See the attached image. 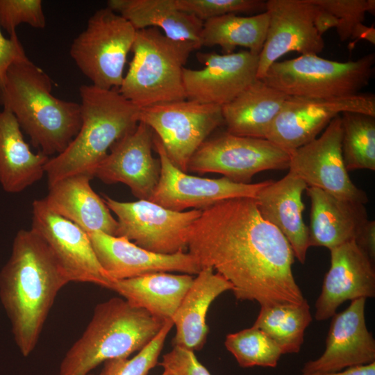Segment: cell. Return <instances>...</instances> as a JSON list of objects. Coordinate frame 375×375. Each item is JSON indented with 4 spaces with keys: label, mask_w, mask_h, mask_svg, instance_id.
Returning a JSON list of instances; mask_svg holds the SVG:
<instances>
[{
    "label": "cell",
    "mask_w": 375,
    "mask_h": 375,
    "mask_svg": "<svg viewBox=\"0 0 375 375\" xmlns=\"http://www.w3.org/2000/svg\"><path fill=\"white\" fill-rule=\"evenodd\" d=\"M189 253L232 285L237 300L260 306L300 304L306 299L292 274V249L264 219L254 199L222 201L202 210L188 228Z\"/></svg>",
    "instance_id": "6da1fadb"
},
{
    "label": "cell",
    "mask_w": 375,
    "mask_h": 375,
    "mask_svg": "<svg viewBox=\"0 0 375 375\" xmlns=\"http://www.w3.org/2000/svg\"><path fill=\"white\" fill-rule=\"evenodd\" d=\"M69 282L38 233L31 228L17 231L0 271V301L24 356L34 350L56 296Z\"/></svg>",
    "instance_id": "7a4b0ae2"
},
{
    "label": "cell",
    "mask_w": 375,
    "mask_h": 375,
    "mask_svg": "<svg viewBox=\"0 0 375 375\" xmlns=\"http://www.w3.org/2000/svg\"><path fill=\"white\" fill-rule=\"evenodd\" d=\"M52 88L49 75L28 58L8 69L0 90V105L49 157L64 151L81 125L80 103L56 97Z\"/></svg>",
    "instance_id": "3957f363"
},
{
    "label": "cell",
    "mask_w": 375,
    "mask_h": 375,
    "mask_svg": "<svg viewBox=\"0 0 375 375\" xmlns=\"http://www.w3.org/2000/svg\"><path fill=\"white\" fill-rule=\"evenodd\" d=\"M79 95L81 128L66 149L49 158L45 165L48 187L74 174H86L94 177L108 149L133 131L139 123L140 109L117 89L82 85Z\"/></svg>",
    "instance_id": "277c9868"
},
{
    "label": "cell",
    "mask_w": 375,
    "mask_h": 375,
    "mask_svg": "<svg viewBox=\"0 0 375 375\" xmlns=\"http://www.w3.org/2000/svg\"><path fill=\"white\" fill-rule=\"evenodd\" d=\"M165 322L124 298L100 303L81 336L65 353L58 375H89L103 362L128 358L149 343Z\"/></svg>",
    "instance_id": "5b68a950"
},
{
    "label": "cell",
    "mask_w": 375,
    "mask_h": 375,
    "mask_svg": "<svg viewBox=\"0 0 375 375\" xmlns=\"http://www.w3.org/2000/svg\"><path fill=\"white\" fill-rule=\"evenodd\" d=\"M199 48L172 40L157 28L137 30L133 59L119 92L139 109L187 99L183 71L190 53Z\"/></svg>",
    "instance_id": "8992f818"
},
{
    "label": "cell",
    "mask_w": 375,
    "mask_h": 375,
    "mask_svg": "<svg viewBox=\"0 0 375 375\" xmlns=\"http://www.w3.org/2000/svg\"><path fill=\"white\" fill-rule=\"evenodd\" d=\"M375 54L354 61L338 62L316 54L277 61L261 78L265 83L290 97L331 99L350 97L369 83Z\"/></svg>",
    "instance_id": "52a82bcc"
},
{
    "label": "cell",
    "mask_w": 375,
    "mask_h": 375,
    "mask_svg": "<svg viewBox=\"0 0 375 375\" xmlns=\"http://www.w3.org/2000/svg\"><path fill=\"white\" fill-rule=\"evenodd\" d=\"M136 32L119 14L107 6L100 8L73 40L69 55L92 85L105 90L118 89Z\"/></svg>",
    "instance_id": "ba28073f"
},
{
    "label": "cell",
    "mask_w": 375,
    "mask_h": 375,
    "mask_svg": "<svg viewBox=\"0 0 375 375\" xmlns=\"http://www.w3.org/2000/svg\"><path fill=\"white\" fill-rule=\"evenodd\" d=\"M139 122L155 133L173 165L187 172L192 155L224 119L222 106L185 99L140 109Z\"/></svg>",
    "instance_id": "9c48e42d"
},
{
    "label": "cell",
    "mask_w": 375,
    "mask_h": 375,
    "mask_svg": "<svg viewBox=\"0 0 375 375\" xmlns=\"http://www.w3.org/2000/svg\"><path fill=\"white\" fill-rule=\"evenodd\" d=\"M290 153L267 139L225 133L206 140L191 157L188 171L219 173L234 182L250 183L260 172L288 169Z\"/></svg>",
    "instance_id": "30bf717a"
},
{
    "label": "cell",
    "mask_w": 375,
    "mask_h": 375,
    "mask_svg": "<svg viewBox=\"0 0 375 375\" xmlns=\"http://www.w3.org/2000/svg\"><path fill=\"white\" fill-rule=\"evenodd\" d=\"M103 200L117 217V237L161 254L184 251L187 230L202 212L174 211L145 199L124 202L104 196Z\"/></svg>",
    "instance_id": "8fae6325"
},
{
    "label": "cell",
    "mask_w": 375,
    "mask_h": 375,
    "mask_svg": "<svg viewBox=\"0 0 375 375\" xmlns=\"http://www.w3.org/2000/svg\"><path fill=\"white\" fill-rule=\"evenodd\" d=\"M345 112L375 117L372 94L317 99L288 96L265 139L290 153L309 143L338 115Z\"/></svg>",
    "instance_id": "7c38bea8"
},
{
    "label": "cell",
    "mask_w": 375,
    "mask_h": 375,
    "mask_svg": "<svg viewBox=\"0 0 375 375\" xmlns=\"http://www.w3.org/2000/svg\"><path fill=\"white\" fill-rule=\"evenodd\" d=\"M153 146L159 156L160 174L149 201L171 210L182 212L190 208L203 210L227 199H255L260 190L271 181L240 183L226 177L208 178L189 175L173 165L155 134Z\"/></svg>",
    "instance_id": "4fadbf2b"
},
{
    "label": "cell",
    "mask_w": 375,
    "mask_h": 375,
    "mask_svg": "<svg viewBox=\"0 0 375 375\" xmlns=\"http://www.w3.org/2000/svg\"><path fill=\"white\" fill-rule=\"evenodd\" d=\"M342 134L341 117L338 115L319 137L290 153L289 172L308 187L365 205L368 201L367 194L353 184L344 165Z\"/></svg>",
    "instance_id": "5bb4252c"
},
{
    "label": "cell",
    "mask_w": 375,
    "mask_h": 375,
    "mask_svg": "<svg viewBox=\"0 0 375 375\" xmlns=\"http://www.w3.org/2000/svg\"><path fill=\"white\" fill-rule=\"evenodd\" d=\"M31 228L48 244L70 282L93 283L108 289L112 280L99 264L88 234L51 211L42 199L32 203Z\"/></svg>",
    "instance_id": "9a60e30c"
},
{
    "label": "cell",
    "mask_w": 375,
    "mask_h": 375,
    "mask_svg": "<svg viewBox=\"0 0 375 375\" xmlns=\"http://www.w3.org/2000/svg\"><path fill=\"white\" fill-rule=\"evenodd\" d=\"M317 8L312 0L266 1L269 24L257 78L261 79L272 64L290 52L318 55L323 51L324 41L315 26Z\"/></svg>",
    "instance_id": "2e32d148"
},
{
    "label": "cell",
    "mask_w": 375,
    "mask_h": 375,
    "mask_svg": "<svg viewBox=\"0 0 375 375\" xmlns=\"http://www.w3.org/2000/svg\"><path fill=\"white\" fill-rule=\"evenodd\" d=\"M197 57L204 67L183 71L187 99L222 106L257 78L259 55L248 50L228 54L199 53Z\"/></svg>",
    "instance_id": "e0dca14e"
},
{
    "label": "cell",
    "mask_w": 375,
    "mask_h": 375,
    "mask_svg": "<svg viewBox=\"0 0 375 375\" xmlns=\"http://www.w3.org/2000/svg\"><path fill=\"white\" fill-rule=\"evenodd\" d=\"M153 135L148 125L139 122L133 131L112 145L94 177L108 184L124 183L135 197L149 200L160 174V160L151 152Z\"/></svg>",
    "instance_id": "ac0fdd59"
},
{
    "label": "cell",
    "mask_w": 375,
    "mask_h": 375,
    "mask_svg": "<svg viewBox=\"0 0 375 375\" xmlns=\"http://www.w3.org/2000/svg\"><path fill=\"white\" fill-rule=\"evenodd\" d=\"M366 299L352 300L332 316L324 353L306 362L303 373L335 372L375 362V340L365 322Z\"/></svg>",
    "instance_id": "d6986e66"
},
{
    "label": "cell",
    "mask_w": 375,
    "mask_h": 375,
    "mask_svg": "<svg viewBox=\"0 0 375 375\" xmlns=\"http://www.w3.org/2000/svg\"><path fill=\"white\" fill-rule=\"evenodd\" d=\"M87 233L99 264L112 281L156 272H178L192 275L202 269L189 253L161 254L146 250L122 237L102 232Z\"/></svg>",
    "instance_id": "ffe728a7"
},
{
    "label": "cell",
    "mask_w": 375,
    "mask_h": 375,
    "mask_svg": "<svg viewBox=\"0 0 375 375\" xmlns=\"http://www.w3.org/2000/svg\"><path fill=\"white\" fill-rule=\"evenodd\" d=\"M331 266L315 302V317L324 321L348 300L374 297V262L354 240L330 249Z\"/></svg>",
    "instance_id": "44dd1931"
},
{
    "label": "cell",
    "mask_w": 375,
    "mask_h": 375,
    "mask_svg": "<svg viewBox=\"0 0 375 375\" xmlns=\"http://www.w3.org/2000/svg\"><path fill=\"white\" fill-rule=\"evenodd\" d=\"M307 188L301 178L289 172L278 181L271 180L254 199L262 217L284 235L294 258L302 264L310 247L308 226L302 216V194Z\"/></svg>",
    "instance_id": "7402d4cb"
},
{
    "label": "cell",
    "mask_w": 375,
    "mask_h": 375,
    "mask_svg": "<svg viewBox=\"0 0 375 375\" xmlns=\"http://www.w3.org/2000/svg\"><path fill=\"white\" fill-rule=\"evenodd\" d=\"M92 178L86 174L65 177L49 186V192L42 199L51 211L86 233L102 232L116 236L117 219L103 199L92 189Z\"/></svg>",
    "instance_id": "603a6c76"
},
{
    "label": "cell",
    "mask_w": 375,
    "mask_h": 375,
    "mask_svg": "<svg viewBox=\"0 0 375 375\" xmlns=\"http://www.w3.org/2000/svg\"><path fill=\"white\" fill-rule=\"evenodd\" d=\"M306 190L310 200V246L330 250L354 240L368 220L365 205L338 199L317 188Z\"/></svg>",
    "instance_id": "cb8c5ba5"
},
{
    "label": "cell",
    "mask_w": 375,
    "mask_h": 375,
    "mask_svg": "<svg viewBox=\"0 0 375 375\" xmlns=\"http://www.w3.org/2000/svg\"><path fill=\"white\" fill-rule=\"evenodd\" d=\"M197 275L172 319L176 327L173 347L194 352L201 350L206 342V315L212 302L232 290V285L212 267H203Z\"/></svg>",
    "instance_id": "d4e9b609"
},
{
    "label": "cell",
    "mask_w": 375,
    "mask_h": 375,
    "mask_svg": "<svg viewBox=\"0 0 375 375\" xmlns=\"http://www.w3.org/2000/svg\"><path fill=\"white\" fill-rule=\"evenodd\" d=\"M49 158L31 150L15 116L3 108L0 111V185L3 190L20 193L40 181L45 174Z\"/></svg>",
    "instance_id": "484cf974"
},
{
    "label": "cell",
    "mask_w": 375,
    "mask_h": 375,
    "mask_svg": "<svg viewBox=\"0 0 375 375\" xmlns=\"http://www.w3.org/2000/svg\"><path fill=\"white\" fill-rule=\"evenodd\" d=\"M194 280L192 275L156 272L115 280L112 290L131 305L163 321L172 320Z\"/></svg>",
    "instance_id": "4316f807"
},
{
    "label": "cell",
    "mask_w": 375,
    "mask_h": 375,
    "mask_svg": "<svg viewBox=\"0 0 375 375\" xmlns=\"http://www.w3.org/2000/svg\"><path fill=\"white\" fill-rule=\"evenodd\" d=\"M288 95L256 78L229 103L222 106L226 132L265 139L269 128Z\"/></svg>",
    "instance_id": "83f0119b"
},
{
    "label": "cell",
    "mask_w": 375,
    "mask_h": 375,
    "mask_svg": "<svg viewBox=\"0 0 375 375\" xmlns=\"http://www.w3.org/2000/svg\"><path fill=\"white\" fill-rule=\"evenodd\" d=\"M107 7L128 20L136 30L160 28L172 40L192 42L201 47L203 22L180 10L174 0H109Z\"/></svg>",
    "instance_id": "f1b7e54d"
},
{
    "label": "cell",
    "mask_w": 375,
    "mask_h": 375,
    "mask_svg": "<svg viewBox=\"0 0 375 375\" xmlns=\"http://www.w3.org/2000/svg\"><path fill=\"white\" fill-rule=\"evenodd\" d=\"M269 15L266 11L249 17L228 14L203 22L201 47L219 46L224 53L237 47L259 55L267 35Z\"/></svg>",
    "instance_id": "f546056e"
},
{
    "label": "cell",
    "mask_w": 375,
    "mask_h": 375,
    "mask_svg": "<svg viewBox=\"0 0 375 375\" xmlns=\"http://www.w3.org/2000/svg\"><path fill=\"white\" fill-rule=\"evenodd\" d=\"M312 322L306 299L300 304L276 303L260 306L253 326L264 331L283 354L298 353L305 331Z\"/></svg>",
    "instance_id": "4dcf8cb0"
},
{
    "label": "cell",
    "mask_w": 375,
    "mask_h": 375,
    "mask_svg": "<svg viewBox=\"0 0 375 375\" xmlns=\"http://www.w3.org/2000/svg\"><path fill=\"white\" fill-rule=\"evenodd\" d=\"M342 153L347 171L375 170V117L360 112L341 114Z\"/></svg>",
    "instance_id": "1f68e13d"
},
{
    "label": "cell",
    "mask_w": 375,
    "mask_h": 375,
    "mask_svg": "<svg viewBox=\"0 0 375 375\" xmlns=\"http://www.w3.org/2000/svg\"><path fill=\"white\" fill-rule=\"evenodd\" d=\"M224 345L242 367H275L283 354L278 346L254 326L228 334Z\"/></svg>",
    "instance_id": "d6a6232c"
},
{
    "label": "cell",
    "mask_w": 375,
    "mask_h": 375,
    "mask_svg": "<svg viewBox=\"0 0 375 375\" xmlns=\"http://www.w3.org/2000/svg\"><path fill=\"white\" fill-rule=\"evenodd\" d=\"M173 326L172 320H167L154 338L135 356L106 361L103 370L106 375H147L158 364L166 338Z\"/></svg>",
    "instance_id": "836d02e7"
},
{
    "label": "cell",
    "mask_w": 375,
    "mask_h": 375,
    "mask_svg": "<svg viewBox=\"0 0 375 375\" xmlns=\"http://www.w3.org/2000/svg\"><path fill=\"white\" fill-rule=\"evenodd\" d=\"M181 11L194 15L202 22L237 12L265 11L266 1L260 0H174Z\"/></svg>",
    "instance_id": "e575fe53"
},
{
    "label": "cell",
    "mask_w": 375,
    "mask_h": 375,
    "mask_svg": "<svg viewBox=\"0 0 375 375\" xmlns=\"http://www.w3.org/2000/svg\"><path fill=\"white\" fill-rule=\"evenodd\" d=\"M313 3L333 15L335 28L342 42L351 38L356 26L363 23L367 12L374 14V0H312Z\"/></svg>",
    "instance_id": "d590c367"
},
{
    "label": "cell",
    "mask_w": 375,
    "mask_h": 375,
    "mask_svg": "<svg viewBox=\"0 0 375 375\" xmlns=\"http://www.w3.org/2000/svg\"><path fill=\"white\" fill-rule=\"evenodd\" d=\"M27 24L35 28L46 26L41 0H0V28L10 37L16 35V28Z\"/></svg>",
    "instance_id": "8d00e7d4"
},
{
    "label": "cell",
    "mask_w": 375,
    "mask_h": 375,
    "mask_svg": "<svg viewBox=\"0 0 375 375\" xmlns=\"http://www.w3.org/2000/svg\"><path fill=\"white\" fill-rule=\"evenodd\" d=\"M159 365L173 375H211L194 351L177 346L162 356Z\"/></svg>",
    "instance_id": "74e56055"
},
{
    "label": "cell",
    "mask_w": 375,
    "mask_h": 375,
    "mask_svg": "<svg viewBox=\"0 0 375 375\" xmlns=\"http://www.w3.org/2000/svg\"><path fill=\"white\" fill-rule=\"evenodd\" d=\"M27 58L17 35L6 38L0 28V90L4 85L8 69L14 63Z\"/></svg>",
    "instance_id": "f35d334b"
},
{
    "label": "cell",
    "mask_w": 375,
    "mask_h": 375,
    "mask_svg": "<svg viewBox=\"0 0 375 375\" xmlns=\"http://www.w3.org/2000/svg\"><path fill=\"white\" fill-rule=\"evenodd\" d=\"M354 241L374 262L375 260V221L368 219L360 229Z\"/></svg>",
    "instance_id": "ab89813d"
},
{
    "label": "cell",
    "mask_w": 375,
    "mask_h": 375,
    "mask_svg": "<svg viewBox=\"0 0 375 375\" xmlns=\"http://www.w3.org/2000/svg\"><path fill=\"white\" fill-rule=\"evenodd\" d=\"M317 7L318 8L315 18V26L319 34L322 36L328 29L333 27L336 28L338 21L335 17L331 12L319 6Z\"/></svg>",
    "instance_id": "60d3db41"
},
{
    "label": "cell",
    "mask_w": 375,
    "mask_h": 375,
    "mask_svg": "<svg viewBox=\"0 0 375 375\" xmlns=\"http://www.w3.org/2000/svg\"><path fill=\"white\" fill-rule=\"evenodd\" d=\"M300 375H375V362L353 367H349L335 372H310L303 373Z\"/></svg>",
    "instance_id": "b9f144b4"
},
{
    "label": "cell",
    "mask_w": 375,
    "mask_h": 375,
    "mask_svg": "<svg viewBox=\"0 0 375 375\" xmlns=\"http://www.w3.org/2000/svg\"><path fill=\"white\" fill-rule=\"evenodd\" d=\"M351 40H365L372 44H375V29L373 26H367L363 23L356 26L351 36Z\"/></svg>",
    "instance_id": "7bdbcfd3"
},
{
    "label": "cell",
    "mask_w": 375,
    "mask_h": 375,
    "mask_svg": "<svg viewBox=\"0 0 375 375\" xmlns=\"http://www.w3.org/2000/svg\"><path fill=\"white\" fill-rule=\"evenodd\" d=\"M162 375H173L172 374H171L169 372H168L167 370H165L164 369V372L162 373Z\"/></svg>",
    "instance_id": "ee69618b"
},
{
    "label": "cell",
    "mask_w": 375,
    "mask_h": 375,
    "mask_svg": "<svg viewBox=\"0 0 375 375\" xmlns=\"http://www.w3.org/2000/svg\"><path fill=\"white\" fill-rule=\"evenodd\" d=\"M99 375H106L105 372L103 370Z\"/></svg>",
    "instance_id": "f6af8a7d"
},
{
    "label": "cell",
    "mask_w": 375,
    "mask_h": 375,
    "mask_svg": "<svg viewBox=\"0 0 375 375\" xmlns=\"http://www.w3.org/2000/svg\"><path fill=\"white\" fill-rule=\"evenodd\" d=\"M89 375H93V374H89Z\"/></svg>",
    "instance_id": "bcb514c9"
}]
</instances>
